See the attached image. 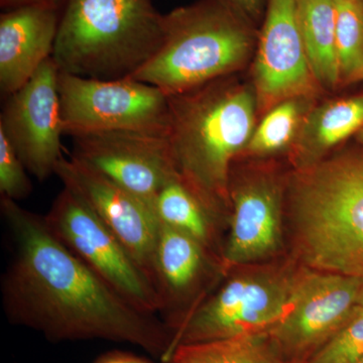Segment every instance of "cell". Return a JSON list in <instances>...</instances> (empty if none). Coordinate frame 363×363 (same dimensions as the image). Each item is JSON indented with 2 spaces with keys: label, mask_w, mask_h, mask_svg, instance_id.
Masks as SVG:
<instances>
[{
  "label": "cell",
  "mask_w": 363,
  "mask_h": 363,
  "mask_svg": "<svg viewBox=\"0 0 363 363\" xmlns=\"http://www.w3.org/2000/svg\"><path fill=\"white\" fill-rule=\"evenodd\" d=\"M363 128V95L329 102L306 117L297 135L301 167L319 161L332 147Z\"/></svg>",
  "instance_id": "cell-17"
},
{
  "label": "cell",
  "mask_w": 363,
  "mask_h": 363,
  "mask_svg": "<svg viewBox=\"0 0 363 363\" xmlns=\"http://www.w3.org/2000/svg\"><path fill=\"white\" fill-rule=\"evenodd\" d=\"M55 175L59 177L64 187L84 200L99 220L121 241L155 288L160 222L154 210L74 157L68 160L62 157Z\"/></svg>",
  "instance_id": "cell-13"
},
{
  "label": "cell",
  "mask_w": 363,
  "mask_h": 363,
  "mask_svg": "<svg viewBox=\"0 0 363 363\" xmlns=\"http://www.w3.org/2000/svg\"><path fill=\"white\" fill-rule=\"evenodd\" d=\"M0 210L13 245L1 281L11 323L52 341L130 343L166 359L172 337L162 322L114 292L52 233L45 216L6 197Z\"/></svg>",
  "instance_id": "cell-1"
},
{
  "label": "cell",
  "mask_w": 363,
  "mask_h": 363,
  "mask_svg": "<svg viewBox=\"0 0 363 363\" xmlns=\"http://www.w3.org/2000/svg\"><path fill=\"white\" fill-rule=\"evenodd\" d=\"M231 230L222 253L224 271L269 259L283 245L284 191L269 174L238 176L229 182Z\"/></svg>",
  "instance_id": "cell-14"
},
{
  "label": "cell",
  "mask_w": 363,
  "mask_h": 363,
  "mask_svg": "<svg viewBox=\"0 0 363 363\" xmlns=\"http://www.w3.org/2000/svg\"><path fill=\"white\" fill-rule=\"evenodd\" d=\"M25 164L0 131V195L18 202L32 193L33 184Z\"/></svg>",
  "instance_id": "cell-24"
},
{
  "label": "cell",
  "mask_w": 363,
  "mask_h": 363,
  "mask_svg": "<svg viewBox=\"0 0 363 363\" xmlns=\"http://www.w3.org/2000/svg\"><path fill=\"white\" fill-rule=\"evenodd\" d=\"M339 83L363 79V0H336Z\"/></svg>",
  "instance_id": "cell-21"
},
{
  "label": "cell",
  "mask_w": 363,
  "mask_h": 363,
  "mask_svg": "<svg viewBox=\"0 0 363 363\" xmlns=\"http://www.w3.org/2000/svg\"><path fill=\"white\" fill-rule=\"evenodd\" d=\"M228 77L168 96L177 175L219 219L231 206V169L252 138L257 109L255 93Z\"/></svg>",
  "instance_id": "cell-2"
},
{
  "label": "cell",
  "mask_w": 363,
  "mask_h": 363,
  "mask_svg": "<svg viewBox=\"0 0 363 363\" xmlns=\"http://www.w3.org/2000/svg\"><path fill=\"white\" fill-rule=\"evenodd\" d=\"M357 316H363V288L362 293H360L359 298H358L357 306H355L352 318ZM352 318H351V319H352Z\"/></svg>",
  "instance_id": "cell-28"
},
{
  "label": "cell",
  "mask_w": 363,
  "mask_h": 363,
  "mask_svg": "<svg viewBox=\"0 0 363 363\" xmlns=\"http://www.w3.org/2000/svg\"><path fill=\"white\" fill-rule=\"evenodd\" d=\"M306 52L318 84H339L336 55V0H298Z\"/></svg>",
  "instance_id": "cell-18"
},
{
  "label": "cell",
  "mask_w": 363,
  "mask_h": 363,
  "mask_svg": "<svg viewBox=\"0 0 363 363\" xmlns=\"http://www.w3.org/2000/svg\"><path fill=\"white\" fill-rule=\"evenodd\" d=\"M64 135L130 131L168 135V95L131 78L98 80L60 71Z\"/></svg>",
  "instance_id": "cell-6"
},
{
  "label": "cell",
  "mask_w": 363,
  "mask_h": 363,
  "mask_svg": "<svg viewBox=\"0 0 363 363\" xmlns=\"http://www.w3.org/2000/svg\"><path fill=\"white\" fill-rule=\"evenodd\" d=\"M358 140L363 143V128L357 133Z\"/></svg>",
  "instance_id": "cell-29"
},
{
  "label": "cell",
  "mask_w": 363,
  "mask_h": 363,
  "mask_svg": "<svg viewBox=\"0 0 363 363\" xmlns=\"http://www.w3.org/2000/svg\"><path fill=\"white\" fill-rule=\"evenodd\" d=\"M243 18L255 25L262 13V0H224Z\"/></svg>",
  "instance_id": "cell-25"
},
{
  "label": "cell",
  "mask_w": 363,
  "mask_h": 363,
  "mask_svg": "<svg viewBox=\"0 0 363 363\" xmlns=\"http://www.w3.org/2000/svg\"><path fill=\"white\" fill-rule=\"evenodd\" d=\"M171 363H286L272 350L267 332L183 344L169 355Z\"/></svg>",
  "instance_id": "cell-20"
},
{
  "label": "cell",
  "mask_w": 363,
  "mask_h": 363,
  "mask_svg": "<svg viewBox=\"0 0 363 363\" xmlns=\"http://www.w3.org/2000/svg\"><path fill=\"white\" fill-rule=\"evenodd\" d=\"M162 37L164 14L154 0H67L52 58L60 71L79 77L130 78Z\"/></svg>",
  "instance_id": "cell-4"
},
{
  "label": "cell",
  "mask_w": 363,
  "mask_h": 363,
  "mask_svg": "<svg viewBox=\"0 0 363 363\" xmlns=\"http://www.w3.org/2000/svg\"><path fill=\"white\" fill-rule=\"evenodd\" d=\"M304 111V98L285 100L272 107L253 130L245 152L262 156L283 150L297 138Z\"/></svg>",
  "instance_id": "cell-22"
},
{
  "label": "cell",
  "mask_w": 363,
  "mask_h": 363,
  "mask_svg": "<svg viewBox=\"0 0 363 363\" xmlns=\"http://www.w3.org/2000/svg\"><path fill=\"white\" fill-rule=\"evenodd\" d=\"M52 233L128 304L156 316V290L84 200L64 187L45 216Z\"/></svg>",
  "instance_id": "cell-9"
},
{
  "label": "cell",
  "mask_w": 363,
  "mask_h": 363,
  "mask_svg": "<svg viewBox=\"0 0 363 363\" xmlns=\"http://www.w3.org/2000/svg\"><path fill=\"white\" fill-rule=\"evenodd\" d=\"M162 363H171V362H162Z\"/></svg>",
  "instance_id": "cell-31"
},
{
  "label": "cell",
  "mask_w": 363,
  "mask_h": 363,
  "mask_svg": "<svg viewBox=\"0 0 363 363\" xmlns=\"http://www.w3.org/2000/svg\"><path fill=\"white\" fill-rule=\"evenodd\" d=\"M253 45L250 21L224 0H199L164 14L162 45L130 78L180 94L240 70Z\"/></svg>",
  "instance_id": "cell-5"
},
{
  "label": "cell",
  "mask_w": 363,
  "mask_h": 363,
  "mask_svg": "<svg viewBox=\"0 0 363 363\" xmlns=\"http://www.w3.org/2000/svg\"><path fill=\"white\" fill-rule=\"evenodd\" d=\"M154 211L160 224L187 234L215 255L219 218L207 209L178 177L172 179L160 191Z\"/></svg>",
  "instance_id": "cell-19"
},
{
  "label": "cell",
  "mask_w": 363,
  "mask_h": 363,
  "mask_svg": "<svg viewBox=\"0 0 363 363\" xmlns=\"http://www.w3.org/2000/svg\"><path fill=\"white\" fill-rule=\"evenodd\" d=\"M253 77L259 111L316 91L319 84L306 52L298 0H267Z\"/></svg>",
  "instance_id": "cell-12"
},
{
  "label": "cell",
  "mask_w": 363,
  "mask_h": 363,
  "mask_svg": "<svg viewBox=\"0 0 363 363\" xmlns=\"http://www.w3.org/2000/svg\"><path fill=\"white\" fill-rule=\"evenodd\" d=\"M216 269L224 271L221 259L187 234L160 224L155 289L171 337L206 300Z\"/></svg>",
  "instance_id": "cell-15"
},
{
  "label": "cell",
  "mask_w": 363,
  "mask_h": 363,
  "mask_svg": "<svg viewBox=\"0 0 363 363\" xmlns=\"http://www.w3.org/2000/svg\"><path fill=\"white\" fill-rule=\"evenodd\" d=\"M42 2H57L56 0H0V6L2 9H16V7L28 6V4H42Z\"/></svg>",
  "instance_id": "cell-27"
},
{
  "label": "cell",
  "mask_w": 363,
  "mask_h": 363,
  "mask_svg": "<svg viewBox=\"0 0 363 363\" xmlns=\"http://www.w3.org/2000/svg\"><path fill=\"white\" fill-rule=\"evenodd\" d=\"M357 363H363V358L362 360H359V362H357Z\"/></svg>",
  "instance_id": "cell-30"
},
{
  "label": "cell",
  "mask_w": 363,
  "mask_h": 363,
  "mask_svg": "<svg viewBox=\"0 0 363 363\" xmlns=\"http://www.w3.org/2000/svg\"><path fill=\"white\" fill-rule=\"evenodd\" d=\"M363 278L305 269L295 274L285 314L267 331L286 363H305L350 321Z\"/></svg>",
  "instance_id": "cell-8"
},
{
  "label": "cell",
  "mask_w": 363,
  "mask_h": 363,
  "mask_svg": "<svg viewBox=\"0 0 363 363\" xmlns=\"http://www.w3.org/2000/svg\"><path fill=\"white\" fill-rule=\"evenodd\" d=\"M284 203L306 266L363 278V150L300 167L289 178Z\"/></svg>",
  "instance_id": "cell-3"
},
{
  "label": "cell",
  "mask_w": 363,
  "mask_h": 363,
  "mask_svg": "<svg viewBox=\"0 0 363 363\" xmlns=\"http://www.w3.org/2000/svg\"><path fill=\"white\" fill-rule=\"evenodd\" d=\"M96 363H152L143 358L133 357V355L126 354V353H114L107 357L101 358Z\"/></svg>",
  "instance_id": "cell-26"
},
{
  "label": "cell",
  "mask_w": 363,
  "mask_h": 363,
  "mask_svg": "<svg viewBox=\"0 0 363 363\" xmlns=\"http://www.w3.org/2000/svg\"><path fill=\"white\" fill-rule=\"evenodd\" d=\"M295 274L257 271L226 281L172 335L169 355L179 345L262 333L285 314Z\"/></svg>",
  "instance_id": "cell-7"
},
{
  "label": "cell",
  "mask_w": 363,
  "mask_h": 363,
  "mask_svg": "<svg viewBox=\"0 0 363 363\" xmlns=\"http://www.w3.org/2000/svg\"><path fill=\"white\" fill-rule=\"evenodd\" d=\"M72 138V157L135 195L152 210L162 188L178 177L168 135L111 131Z\"/></svg>",
  "instance_id": "cell-11"
},
{
  "label": "cell",
  "mask_w": 363,
  "mask_h": 363,
  "mask_svg": "<svg viewBox=\"0 0 363 363\" xmlns=\"http://www.w3.org/2000/svg\"><path fill=\"white\" fill-rule=\"evenodd\" d=\"M57 2L9 9L0 16V92L6 99L51 58L58 33Z\"/></svg>",
  "instance_id": "cell-16"
},
{
  "label": "cell",
  "mask_w": 363,
  "mask_h": 363,
  "mask_svg": "<svg viewBox=\"0 0 363 363\" xmlns=\"http://www.w3.org/2000/svg\"><path fill=\"white\" fill-rule=\"evenodd\" d=\"M362 358L363 316H357L305 363H357Z\"/></svg>",
  "instance_id": "cell-23"
},
{
  "label": "cell",
  "mask_w": 363,
  "mask_h": 363,
  "mask_svg": "<svg viewBox=\"0 0 363 363\" xmlns=\"http://www.w3.org/2000/svg\"><path fill=\"white\" fill-rule=\"evenodd\" d=\"M59 75V67L51 57L28 83L6 98L0 114V131L28 172L40 181L55 174L63 157Z\"/></svg>",
  "instance_id": "cell-10"
}]
</instances>
